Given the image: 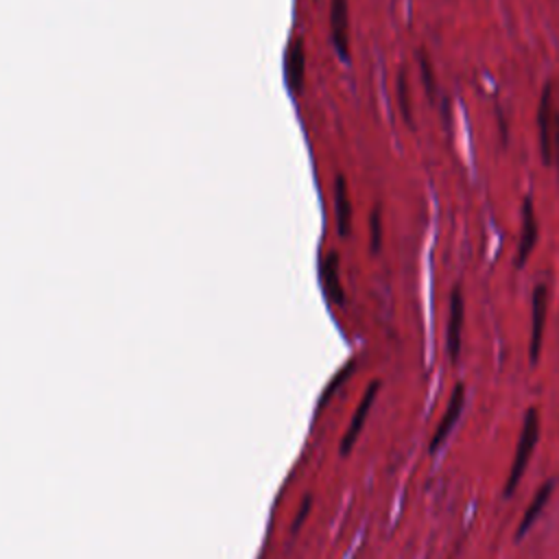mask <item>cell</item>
Segmentation results:
<instances>
[{"mask_svg": "<svg viewBox=\"0 0 559 559\" xmlns=\"http://www.w3.org/2000/svg\"><path fill=\"white\" fill-rule=\"evenodd\" d=\"M539 432H542V417H539V408L537 406H528L522 415V428H520V437H518V443H515V452H513V459H511V465H509V472H507V478H504V485H502V498H511L524 474H526V467L531 463V456L539 443Z\"/></svg>", "mask_w": 559, "mask_h": 559, "instance_id": "6da1fadb", "label": "cell"}, {"mask_svg": "<svg viewBox=\"0 0 559 559\" xmlns=\"http://www.w3.org/2000/svg\"><path fill=\"white\" fill-rule=\"evenodd\" d=\"M463 408H465V384L456 382L452 393H450L448 406H445V411H443L441 419L437 421V428H435V432L430 437L428 454L435 456L445 445V441L450 439V435L454 432V428H456V424H459V419L463 415Z\"/></svg>", "mask_w": 559, "mask_h": 559, "instance_id": "7a4b0ae2", "label": "cell"}, {"mask_svg": "<svg viewBox=\"0 0 559 559\" xmlns=\"http://www.w3.org/2000/svg\"><path fill=\"white\" fill-rule=\"evenodd\" d=\"M546 310H548V290L544 284H537L535 293H533V317H531V341H528V360L533 367L537 365V360L542 356Z\"/></svg>", "mask_w": 559, "mask_h": 559, "instance_id": "3957f363", "label": "cell"}, {"mask_svg": "<svg viewBox=\"0 0 559 559\" xmlns=\"http://www.w3.org/2000/svg\"><path fill=\"white\" fill-rule=\"evenodd\" d=\"M555 485H557V480H555V478H548V480H544V483L535 489V493H533V498L528 500V504L524 507V513H522L520 524H518V528H515V535H513L515 544H520V542L528 535V531L533 528V524L539 520V515L544 513L548 500L552 498Z\"/></svg>", "mask_w": 559, "mask_h": 559, "instance_id": "277c9868", "label": "cell"}, {"mask_svg": "<svg viewBox=\"0 0 559 559\" xmlns=\"http://www.w3.org/2000/svg\"><path fill=\"white\" fill-rule=\"evenodd\" d=\"M330 33L341 59H349V7L347 0H330Z\"/></svg>", "mask_w": 559, "mask_h": 559, "instance_id": "5b68a950", "label": "cell"}, {"mask_svg": "<svg viewBox=\"0 0 559 559\" xmlns=\"http://www.w3.org/2000/svg\"><path fill=\"white\" fill-rule=\"evenodd\" d=\"M378 391H380V380H371L369 386H367V391H365V395H362V400L358 402V408L354 411L352 421H349V428L345 430V437H343V441H341V454H343V456H347L349 450L354 448V443H356V439H358V435H360V430H362V426H365V419H367V415H369V411H371V406H373V400H376Z\"/></svg>", "mask_w": 559, "mask_h": 559, "instance_id": "8992f818", "label": "cell"}, {"mask_svg": "<svg viewBox=\"0 0 559 559\" xmlns=\"http://www.w3.org/2000/svg\"><path fill=\"white\" fill-rule=\"evenodd\" d=\"M463 295L459 288L452 290L450 295V317H448V334H445V343H448V356L450 360L456 365L459 356H461V332H463Z\"/></svg>", "mask_w": 559, "mask_h": 559, "instance_id": "52a82bcc", "label": "cell"}, {"mask_svg": "<svg viewBox=\"0 0 559 559\" xmlns=\"http://www.w3.org/2000/svg\"><path fill=\"white\" fill-rule=\"evenodd\" d=\"M552 120L555 109L550 100V85L544 87L539 98V111H537V124H539V153L546 164L552 162Z\"/></svg>", "mask_w": 559, "mask_h": 559, "instance_id": "ba28073f", "label": "cell"}, {"mask_svg": "<svg viewBox=\"0 0 559 559\" xmlns=\"http://www.w3.org/2000/svg\"><path fill=\"white\" fill-rule=\"evenodd\" d=\"M284 74H286V85L297 94L304 85V74H306V50L299 37L293 39V44L286 50Z\"/></svg>", "mask_w": 559, "mask_h": 559, "instance_id": "9c48e42d", "label": "cell"}, {"mask_svg": "<svg viewBox=\"0 0 559 559\" xmlns=\"http://www.w3.org/2000/svg\"><path fill=\"white\" fill-rule=\"evenodd\" d=\"M537 234H539V225L533 212V203L531 199H524L522 203V238H520V247H518V266H522L528 260V253L533 251L535 242H537Z\"/></svg>", "mask_w": 559, "mask_h": 559, "instance_id": "30bf717a", "label": "cell"}, {"mask_svg": "<svg viewBox=\"0 0 559 559\" xmlns=\"http://www.w3.org/2000/svg\"><path fill=\"white\" fill-rule=\"evenodd\" d=\"M321 282H323V288H325V295L330 297V301L343 304L345 295H343V286H341L338 255H336V251H330V253L325 255V260L321 262Z\"/></svg>", "mask_w": 559, "mask_h": 559, "instance_id": "8fae6325", "label": "cell"}, {"mask_svg": "<svg viewBox=\"0 0 559 559\" xmlns=\"http://www.w3.org/2000/svg\"><path fill=\"white\" fill-rule=\"evenodd\" d=\"M334 210H336V227L338 234L345 238L352 229V203H349V190L345 183V177H336L334 183Z\"/></svg>", "mask_w": 559, "mask_h": 559, "instance_id": "7c38bea8", "label": "cell"}, {"mask_svg": "<svg viewBox=\"0 0 559 559\" xmlns=\"http://www.w3.org/2000/svg\"><path fill=\"white\" fill-rule=\"evenodd\" d=\"M419 68H421V79H424V85H426V92H428V96L432 98L435 96V74H432V68H430V61H428V57L421 52V57H419Z\"/></svg>", "mask_w": 559, "mask_h": 559, "instance_id": "4fadbf2b", "label": "cell"}, {"mask_svg": "<svg viewBox=\"0 0 559 559\" xmlns=\"http://www.w3.org/2000/svg\"><path fill=\"white\" fill-rule=\"evenodd\" d=\"M397 85H400V107H402V114H404V118L411 122V103H408V83H406V74L402 72L400 74V81H397Z\"/></svg>", "mask_w": 559, "mask_h": 559, "instance_id": "5bb4252c", "label": "cell"}, {"mask_svg": "<svg viewBox=\"0 0 559 559\" xmlns=\"http://www.w3.org/2000/svg\"><path fill=\"white\" fill-rule=\"evenodd\" d=\"M380 240H382V227H380V214L376 210L371 214V251L380 249Z\"/></svg>", "mask_w": 559, "mask_h": 559, "instance_id": "9a60e30c", "label": "cell"}, {"mask_svg": "<svg viewBox=\"0 0 559 559\" xmlns=\"http://www.w3.org/2000/svg\"><path fill=\"white\" fill-rule=\"evenodd\" d=\"M552 159L557 162V170H559V111H555V120H552Z\"/></svg>", "mask_w": 559, "mask_h": 559, "instance_id": "2e32d148", "label": "cell"}]
</instances>
